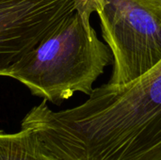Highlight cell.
Here are the masks:
<instances>
[{"mask_svg":"<svg viewBox=\"0 0 161 160\" xmlns=\"http://www.w3.org/2000/svg\"><path fill=\"white\" fill-rule=\"evenodd\" d=\"M113 55L108 84H126L161 60V0H104L97 12Z\"/></svg>","mask_w":161,"mask_h":160,"instance_id":"3957f363","label":"cell"},{"mask_svg":"<svg viewBox=\"0 0 161 160\" xmlns=\"http://www.w3.org/2000/svg\"><path fill=\"white\" fill-rule=\"evenodd\" d=\"M109 64H113L109 47L98 38L90 19L75 10L26 53L8 77L21 82L33 95L60 105L75 92L89 96Z\"/></svg>","mask_w":161,"mask_h":160,"instance_id":"7a4b0ae2","label":"cell"},{"mask_svg":"<svg viewBox=\"0 0 161 160\" xmlns=\"http://www.w3.org/2000/svg\"><path fill=\"white\" fill-rule=\"evenodd\" d=\"M104 0H76V11L90 19L92 13L98 12L103 6Z\"/></svg>","mask_w":161,"mask_h":160,"instance_id":"8992f818","label":"cell"},{"mask_svg":"<svg viewBox=\"0 0 161 160\" xmlns=\"http://www.w3.org/2000/svg\"><path fill=\"white\" fill-rule=\"evenodd\" d=\"M76 10V0H0V76Z\"/></svg>","mask_w":161,"mask_h":160,"instance_id":"277c9868","label":"cell"},{"mask_svg":"<svg viewBox=\"0 0 161 160\" xmlns=\"http://www.w3.org/2000/svg\"><path fill=\"white\" fill-rule=\"evenodd\" d=\"M21 128L64 160H161V60L126 84L93 89L73 108L53 111L43 100Z\"/></svg>","mask_w":161,"mask_h":160,"instance_id":"6da1fadb","label":"cell"},{"mask_svg":"<svg viewBox=\"0 0 161 160\" xmlns=\"http://www.w3.org/2000/svg\"><path fill=\"white\" fill-rule=\"evenodd\" d=\"M0 160H64L49 151L30 129L0 130Z\"/></svg>","mask_w":161,"mask_h":160,"instance_id":"5b68a950","label":"cell"}]
</instances>
